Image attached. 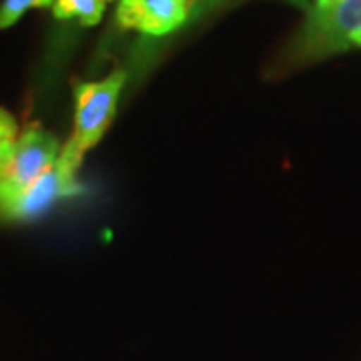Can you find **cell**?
<instances>
[{
  "mask_svg": "<svg viewBox=\"0 0 361 361\" xmlns=\"http://www.w3.org/2000/svg\"><path fill=\"white\" fill-rule=\"evenodd\" d=\"M353 47H361V32L355 37V39H353Z\"/></svg>",
  "mask_w": 361,
  "mask_h": 361,
  "instance_id": "obj_10",
  "label": "cell"
},
{
  "mask_svg": "<svg viewBox=\"0 0 361 361\" xmlns=\"http://www.w3.org/2000/svg\"><path fill=\"white\" fill-rule=\"evenodd\" d=\"M361 32V0H313L303 25L273 63L277 75L349 51Z\"/></svg>",
  "mask_w": 361,
  "mask_h": 361,
  "instance_id": "obj_1",
  "label": "cell"
},
{
  "mask_svg": "<svg viewBox=\"0 0 361 361\" xmlns=\"http://www.w3.org/2000/svg\"><path fill=\"white\" fill-rule=\"evenodd\" d=\"M116 25L147 37H167L189 23L187 0H118Z\"/></svg>",
  "mask_w": 361,
  "mask_h": 361,
  "instance_id": "obj_5",
  "label": "cell"
},
{
  "mask_svg": "<svg viewBox=\"0 0 361 361\" xmlns=\"http://www.w3.org/2000/svg\"><path fill=\"white\" fill-rule=\"evenodd\" d=\"M109 0H54L52 14L59 20H77L82 26L101 23Z\"/></svg>",
  "mask_w": 361,
  "mask_h": 361,
  "instance_id": "obj_6",
  "label": "cell"
},
{
  "mask_svg": "<svg viewBox=\"0 0 361 361\" xmlns=\"http://www.w3.org/2000/svg\"><path fill=\"white\" fill-rule=\"evenodd\" d=\"M82 191L77 173L56 161L39 179L25 187H4L0 183V219L32 221L52 205Z\"/></svg>",
  "mask_w": 361,
  "mask_h": 361,
  "instance_id": "obj_3",
  "label": "cell"
},
{
  "mask_svg": "<svg viewBox=\"0 0 361 361\" xmlns=\"http://www.w3.org/2000/svg\"><path fill=\"white\" fill-rule=\"evenodd\" d=\"M61 149V142L49 130L40 125H28L23 135H18L14 153L0 177V183L4 187L18 189L39 179L59 161Z\"/></svg>",
  "mask_w": 361,
  "mask_h": 361,
  "instance_id": "obj_4",
  "label": "cell"
},
{
  "mask_svg": "<svg viewBox=\"0 0 361 361\" xmlns=\"http://www.w3.org/2000/svg\"><path fill=\"white\" fill-rule=\"evenodd\" d=\"M219 2H223V0H187V6H189V20H191V18H199L203 13L215 8Z\"/></svg>",
  "mask_w": 361,
  "mask_h": 361,
  "instance_id": "obj_9",
  "label": "cell"
},
{
  "mask_svg": "<svg viewBox=\"0 0 361 361\" xmlns=\"http://www.w3.org/2000/svg\"><path fill=\"white\" fill-rule=\"evenodd\" d=\"M125 80L127 73L115 71L103 80L75 85V130L59 155V161L71 171L78 173L85 155L109 129Z\"/></svg>",
  "mask_w": 361,
  "mask_h": 361,
  "instance_id": "obj_2",
  "label": "cell"
},
{
  "mask_svg": "<svg viewBox=\"0 0 361 361\" xmlns=\"http://www.w3.org/2000/svg\"><path fill=\"white\" fill-rule=\"evenodd\" d=\"M16 141H18V125L8 111L0 109V177L13 157Z\"/></svg>",
  "mask_w": 361,
  "mask_h": 361,
  "instance_id": "obj_8",
  "label": "cell"
},
{
  "mask_svg": "<svg viewBox=\"0 0 361 361\" xmlns=\"http://www.w3.org/2000/svg\"><path fill=\"white\" fill-rule=\"evenodd\" d=\"M54 0H2L0 2V28H11L32 8L52 6Z\"/></svg>",
  "mask_w": 361,
  "mask_h": 361,
  "instance_id": "obj_7",
  "label": "cell"
}]
</instances>
